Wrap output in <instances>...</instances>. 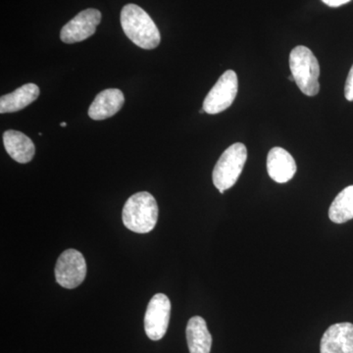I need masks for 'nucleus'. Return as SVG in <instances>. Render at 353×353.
<instances>
[{
  "mask_svg": "<svg viewBox=\"0 0 353 353\" xmlns=\"http://www.w3.org/2000/svg\"><path fill=\"white\" fill-rule=\"evenodd\" d=\"M121 25L128 39L143 50H154L161 41L157 26L150 16L136 4L123 7Z\"/></svg>",
  "mask_w": 353,
  "mask_h": 353,
  "instance_id": "obj_1",
  "label": "nucleus"
},
{
  "mask_svg": "<svg viewBox=\"0 0 353 353\" xmlns=\"http://www.w3.org/2000/svg\"><path fill=\"white\" fill-rule=\"evenodd\" d=\"M157 199L148 192L132 194L125 203L122 218L125 227L138 234H148L157 226Z\"/></svg>",
  "mask_w": 353,
  "mask_h": 353,
  "instance_id": "obj_2",
  "label": "nucleus"
},
{
  "mask_svg": "<svg viewBox=\"0 0 353 353\" xmlns=\"http://www.w3.org/2000/svg\"><path fill=\"white\" fill-rule=\"evenodd\" d=\"M290 68L303 94L307 97L319 94L320 66L312 51L306 46H296L290 54Z\"/></svg>",
  "mask_w": 353,
  "mask_h": 353,
  "instance_id": "obj_3",
  "label": "nucleus"
},
{
  "mask_svg": "<svg viewBox=\"0 0 353 353\" xmlns=\"http://www.w3.org/2000/svg\"><path fill=\"white\" fill-rule=\"evenodd\" d=\"M248 159V150L243 143H234L228 148L216 163L213 170V183L220 194L231 189L240 178Z\"/></svg>",
  "mask_w": 353,
  "mask_h": 353,
  "instance_id": "obj_4",
  "label": "nucleus"
},
{
  "mask_svg": "<svg viewBox=\"0 0 353 353\" xmlns=\"http://www.w3.org/2000/svg\"><path fill=\"white\" fill-rule=\"evenodd\" d=\"M239 81L236 72L228 70L211 88L203 101L205 113L218 114L226 110L233 104L238 94Z\"/></svg>",
  "mask_w": 353,
  "mask_h": 353,
  "instance_id": "obj_5",
  "label": "nucleus"
},
{
  "mask_svg": "<svg viewBox=\"0 0 353 353\" xmlns=\"http://www.w3.org/2000/svg\"><path fill=\"white\" fill-rule=\"evenodd\" d=\"M54 272L58 284L65 289H75L85 280L87 263L82 253L67 250L58 259Z\"/></svg>",
  "mask_w": 353,
  "mask_h": 353,
  "instance_id": "obj_6",
  "label": "nucleus"
},
{
  "mask_svg": "<svg viewBox=\"0 0 353 353\" xmlns=\"http://www.w3.org/2000/svg\"><path fill=\"white\" fill-rule=\"evenodd\" d=\"M171 303L164 294H157L150 299L145 315L146 336L159 341L166 334L170 321Z\"/></svg>",
  "mask_w": 353,
  "mask_h": 353,
  "instance_id": "obj_7",
  "label": "nucleus"
},
{
  "mask_svg": "<svg viewBox=\"0 0 353 353\" xmlns=\"http://www.w3.org/2000/svg\"><path fill=\"white\" fill-rule=\"evenodd\" d=\"M101 21V11L94 8L85 9L62 28L60 39L65 43L85 41L94 34Z\"/></svg>",
  "mask_w": 353,
  "mask_h": 353,
  "instance_id": "obj_8",
  "label": "nucleus"
},
{
  "mask_svg": "<svg viewBox=\"0 0 353 353\" xmlns=\"http://www.w3.org/2000/svg\"><path fill=\"white\" fill-rule=\"evenodd\" d=\"M321 353H353V324L343 322L332 325L323 334Z\"/></svg>",
  "mask_w": 353,
  "mask_h": 353,
  "instance_id": "obj_9",
  "label": "nucleus"
},
{
  "mask_svg": "<svg viewBox=\"0 0 353 353\" xmlns=\"http://www.w3.org/2000/svg\"><path fill=\"white\" fill-rule=\"evenodd\" d=\"M125 97L118 88H108L95 97L88 108V116L92 120L101 121L112 117L124 105Z\"/></svg>",
  "mask_w": 353,
  "mask_h": 353,
  "instance_id": "obj_10",
  "label": "nucleus"
},
{
  "mask_svg": "<svg viewBox=\"0 0 353 353\" xmlns=\"http://www.w3.org/2000/svg\"><path fill=\"white\" fill-rule=\"evenodd\" d=\"M267 171L272 180L285 183L296 175V163L292 154L284 148H274L267 157Z\"/></svg>",
  "mask_w": 353,
  "mask_h": 353,
  "instance_id": "obj_11",
  "label": "nucleus"
},
{
  "mask_svg": "<svg viewBox=\"0 0 353 353\" xmlns=\"http://www.w3.org/2000/svg\"><path fill=\"white\" fill-rule=\"evenodd\" d=\"M3 143L9 157L21 164L29 163L36 153V146L23 132L8 130L3 134Z\"/></svg>",
  "mask_w": 353,
  "mask_h": 353,
  "instance_id": "obj_12",
  "label": "nucleus"
},
{
  "mask_svg": "<svg viewBox=\"0 0 353 353\" xmlns=\"http://www.w3.org/2000/svg\"><path fill=\"white\" fill-rule=\"evenodd\" d=\"M39 95V88L34 83H26L11 94L2 95L0 99V113H13L22 110L36 101Z\"/></svg>",
  "mask_w": 353,
  "mask_h": 353,
  "instance_id": "obj_13",
  "label": "nucleus"
},
{
  "mask_svg": "<svg viewBox=\"0 0 353 353\" xmlns=\"http://www.w3.org/2000/svg\"><path fill=\"white\" fill-rule=\"evenodd\" d=\"M185 334L190 353H210L212 336L203 318L201 316L190 318Z\"/></svg>",
  "mask_w": 353,
  "mask_h": 353,
  "instance_id": "obj_14",
  "label": "nucleus"
},
{
  "mask_svg": "<svg viewBox=\"0 0 353 353\" xmlns=\"http://www.w3.org/2000/svg\"><path fill=\"white\" fill-rule=\"evenodd\" d=\"M329 218L336 224L353 219V185L341 190L334 199L329 209Z\"/></svg>",
  "mask_w": 353,
  "mask_h": 353,
  "instance_id": "obj_15",
  "label": "nucleus"
},
{
  "mask_svg": "<svg viewBox=\"0 0 353 353\" xmlns=\"http://www.w3.org/2000/svg\"><path fill=\"white\" fill-rule=\"evenodd\" d=\"M345 95L348 101H353V65L348 73L347 83H345Z\"/></svg>",
  "mask_w": 353,
  "mask_h": 353,
  "instance_id": "obj_16",
  "label": "nucleus"
},
{
  "mask_svg": "<svg viewBox=\"0 0 353 353\" xmlns=\"http://www.w3.org/2000/svg\"><path fill=\"white\" fill-rule=\"evenodd\" d=\"M321 1L330 7H339L345 6V4L348 3L352 0H321Z\"/></svg>",
  "mask_w": 353,
  "mask_h": 353,
  "instance_id": "obj_17",
  "label": "nucleus"
},
{
  "mask_svg": "<svg viewBox=\"0 0 353 353\" xmlns=\"http://www.w3.org/2000/svg\"><path fill=\"white\" fill-rule=\"evenodd\" d=\"M60 126H61V127H63V128H64V127H66V126H67V124H66V123H65V122H62V123H61V125H60Z\"/></svg>",
  "mask_w": 353,
  "mask_h": 353,
  "instance_id": "obj_18",
  "label": "nucleus"
}]
</instances>
